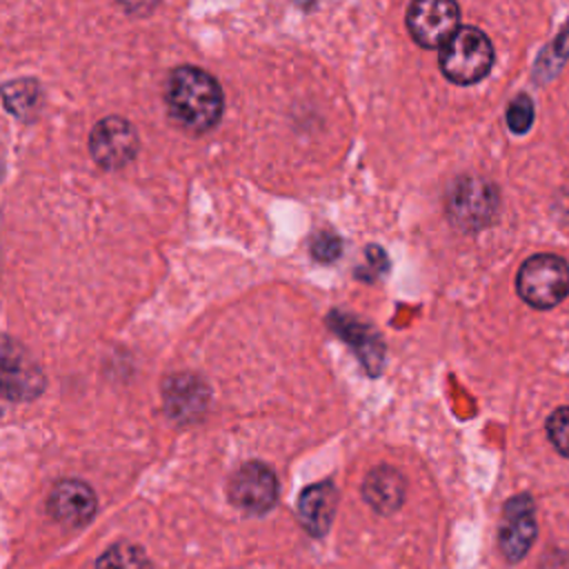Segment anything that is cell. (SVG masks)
Wrapping results in <instances>:
<instances>
[{
    "label": "cell",
    "instance_id": "12",
    "mask_svg": "<svg viewBox=\"0 0 569 569\" xmlns=\"http://www.w3.org/2000/svg\"><path fill=\"white\" fill-rule=\"evenodd\" d=\"M162 400H164L169 416H173L176 420L189 422L207 409L209 389L198 376L176 373L164 380Z\"/></svg>",
    "mask_w": 569,
    "mask_h": 569
},
{
    "label": "cell",
    "instance_id": "4",
    "mask_svg": "<svg viewBox=\"0 0 569 569\" xmlns=\"http://www.w3.org/2000/svg\"><path fill=\"white\" fill-rule=\"evenodd\" d=\"M498 193L491 182L482 178H460L447 196L449 220L465 231L489 224L496 216Z\"/></svg>",
    "mask_w": 569,
    "mask_h": 569
},
{
    "label": "cell",
    "instance_id": "7",
    "mask_svg": "<svg viewBox=\"0 0 569 569\" xmlns=\"http://www.w3.org/2000/svg\"><path fill=\"white\" fill-rule=\"evenodd\" d=\"M89 151L102 169L124 167L138 151V133L120 116L102 118L89 136Z\"/></svg>",
    "mask_w": 569,
    "mask_h": 569
},
{
    "label": "cell",
    "instance_id": "8",
    "mask_svg": "<svg viewBox=\"0 0 569 569\" xmlns=\"http://www.w3.org/2000/svg\"><path fill=\"white\" fill-rule=\"evenodd\" d=\"M278 498L276 473L262 462H247L229 480V500L247 513H264Z\"/></svg>",
    "mask_w": 569,
    "mask_h": 569
},
{
    "label": "cell",
    "instance_id": "1",
    "mask_svg": "<svg viewBox=\"0 0 569 569\" xmlns=\"http://www.w3.org/2000/svg\"><path fill=\"white\" fill-rule=\"evenodd\" d=\"M164 102L178 124L189 131H207L220 120L224 96L211 73L198 67H178L167 78Z\"/></svg>",
    "mask_w": 569,
    "mask_h": 569
},
{
    "label": "cell",
    "instance_id": "10",
    "mask_svg": "<svg viewBox=\"0 0 569 569\" xmlns=\"http://www.w3.org/2000/svg\"><path fill=\"white\" fill-rule=\"evenodd\" d=\"M327 325L356 351L362 367L369 371V376H378L385 365V345L373 327L367 322L345 316L340 311H333L327 316Z\"/></svg>",
    "mask_w": 569,
    "mask_h": 569
},
{
    "label": "cell",
    "instance_id": "15",
    "mask_svg": "<svg viewBox=\"0 0 569 569\" xmlns=\"http://www.w3.org/2000/svg\"><path fill=\"white\" fill-rule=\"evenodd\" d=\"M0 96H2L4 107H7L13 116H18V118H29V116L38 109V102H40V87H38V82L31 80V78H18V80H11V82L2 84Z\"/></svg>",
    "mask_w": 569,
    "mask_h": 569
},
{
    "label": "cell",
    "instance_id": "16",
    "mask_svg": "<svg viewBox=\"0 0 569 569\" xmlns=\"http://www.w3.org/2000/svg\"><path fill=\"white\" fill-rule=\"evenodd\" d=\"M96 569H151V562L140 547L116 542L98 558Z\"/></svg>",
    "mask_w": 569,
    "mask_h": 569
},
{
    "label": "cell",
    "instance_id": "20",
    "mask_svg": "<svg viewBox=\"0 0 569 569\" xmlns=\"http://www.w3.org/2000/svg\"><path fill=\"white\" fill-rule=\"evenodd\" d=\"M365 256H367V269H369V273H367L365 280L371 282V280H376L380 273L387 271L389 260H387L385 251H382L380 247H376V244H369L367 251H365Z\"/></svg>",
    "mask_w": 569,
    "mask_h": 569
},
{
    "label": "cell",
    "instance_id": "19",
    "mask_svg": "<svg viewBox=\"0 0 569 569\" xmlns=\"http://www.w3.org/2000/svg\"><path fill=\"white\" fill-rule=\"evenodd\" d=\"M309 251L320 262H333L340 256V251H342V242H340V238L336 233L320 231V233H316L311 238Z\"/></svg>",
    "mask_w": 569,
    "mask_h": 569
},
{
    "label": "cell",
    "instance_id": "17",
    "mask_svg": "<svg viewBox=\"0 0 569 569\" xmlns=\"http://www.w3.org/2000/svg\"><path fill=\"white\" fill-rule=\"evenodd\" d=\"M507 124L513 133H527L533 124V102L527 93L516 96L507 109Z\"/></svg>",
    "mask_w": 569,
    "mask_h": 569
},
{
    "label": "cell",
    "instance_id": "18",
    "mask_svg": "<svg viewBox=\"0 0 569 569\" xmlns=\"http://www.w3.org/2000/svg\"><path fill=\"white\" fill-rule=\"evenodd\" d=\"M547 436L558 453L569 458V407H558L547 418Z\"/></svg>",
    "mask_w": 569,
    "mask_h": 569
},
{
    "label": "cell",
    "instance_id": "3",
    "mask_svg": "<svg viewBox=\"0 0 569 569\" xmlns=\"http://www.w3.org/2000/svg\"><path fill=\"white\" fill-rule=\"evenodd\" d=\"M518 296L533 309H551L569 296V264L556 253L527 258L516 276Z\"/></svg>",
    "mask_w": 569,
    "mask_h": 569
},
{
    "label": "cell",
    "instance_id": "5",
    "mask_svg": "<svg viewBox=\"0 0 569 569\" xmlns=\"http://www.w3.org/2000/svg\"><path fill=\"white\" fill-rule=\"evenodd\" d=\"M460 11L451 0H418L407 11L409 36L425 49H442L460 29Z\"/></svg>",
    "mask_w": 569,
    "mask_h": 569
},
{
    "label": "cell",
    "instance_id": "2",
    "mask_svg": "<svg viewBox=\"0 0 569 569\" xmlns=\"http://www.w3.org/2000/svg\"><path fill=\"white\" fill-rule=\"evenodd\" d=\"M438 64L449 82L473 84L489 73L493 64V44L485 31L476 27H460L440 49Z\"/></svg>",
    "mask_w": 569,
    "mask_h": 569
},
{
    "label": "cell",
    "instance_id": "14",
    "mask_svg": "<svg viewBox=\"0 0 569 569\" xmlns=\"http://www.w3.org/2000/svg\"><path fill=\"white\" fill-rule=\"evenodd\" d=\"M336 505H338V491L333 482L325 480L307 487L298 500V516L302 527L311 536H325L327 529L331 527Z\"/></svg>",
    "mask_w": 569,
    "mask_h": 569
},
{
    "label": "cell",
    "instance_id": "9",
    "mask_svg": "<svg viewBox=\"0 0 569 569\" xmlns=\"http://www.w3.org/2000/svg\"><path fill=\"white\" fill-rule=\"evenodd\" d=\"M536 505L531 496L520 493L505 502L498 529V547L509 562H518L536 538Z\"/></svg>",
    "mask_w": 569,
    "mask_h": 569
},
{
    "label": "cell",
    "instance_id": "13",
    "mask_svg": "<svg viewBox=\"0 0 569 569\" xmlns=\"http://www.w3.org/2000/svg\"><path fill=\"white\" fill-rule=\"evenodd\" d=\"M407 485L398 469L380 465L371 469L362 482V498L378 513H393L405 502Z\"/></svg>",
    "mask_w": 569,
    "mask_h": 569
},
{
    "label": "cell",
    "instance_id": "11",
    "mask_svg": "<svg viewBox=\"0 0 569 569\" xmlns=\"http://www.w3.org/2000/svg\"><path fill=\"white\" fill-rule=\"evenodd\" d=\"M49 511L62 525L82 527L96 513V493L80 480H60L49 493Z\"/></svg>",
    "mask_w": 569,
    "mask_h": 569
},
{
    "label": "cell",
    "instance_id": "6",
    "mask_svg": "<svg viewBox=\"0 0 569 569\" xmlns=\"http://www.w3.org/2000/svg\"><path fill=\"white\" fill-rule=\"evenodd\" d=\"M44 378L29 353L7 336H0V393L11 400L36 398Z\"/></svg>",
    "mask_w": 569,
    "mask_h": 569
}]
</instances>
